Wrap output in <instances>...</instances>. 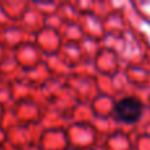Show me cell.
<instances>
[{
	"label": "cell",
	"instance_id": "cell-1",
	"mask_svg": "<svg viewBox=\"0 0 150 150\" xmlns=\"http://www.w3.org/2000/svg\"><path fill=\"white\" fill-rule=\"evenodd\" d=\"M144 112V104L134 96H128L115 104L113 116L122 124H136L140 121Z\"/></svg>",
	"mask_w": 150,
	"mask_h": 150
}]
</instances>
